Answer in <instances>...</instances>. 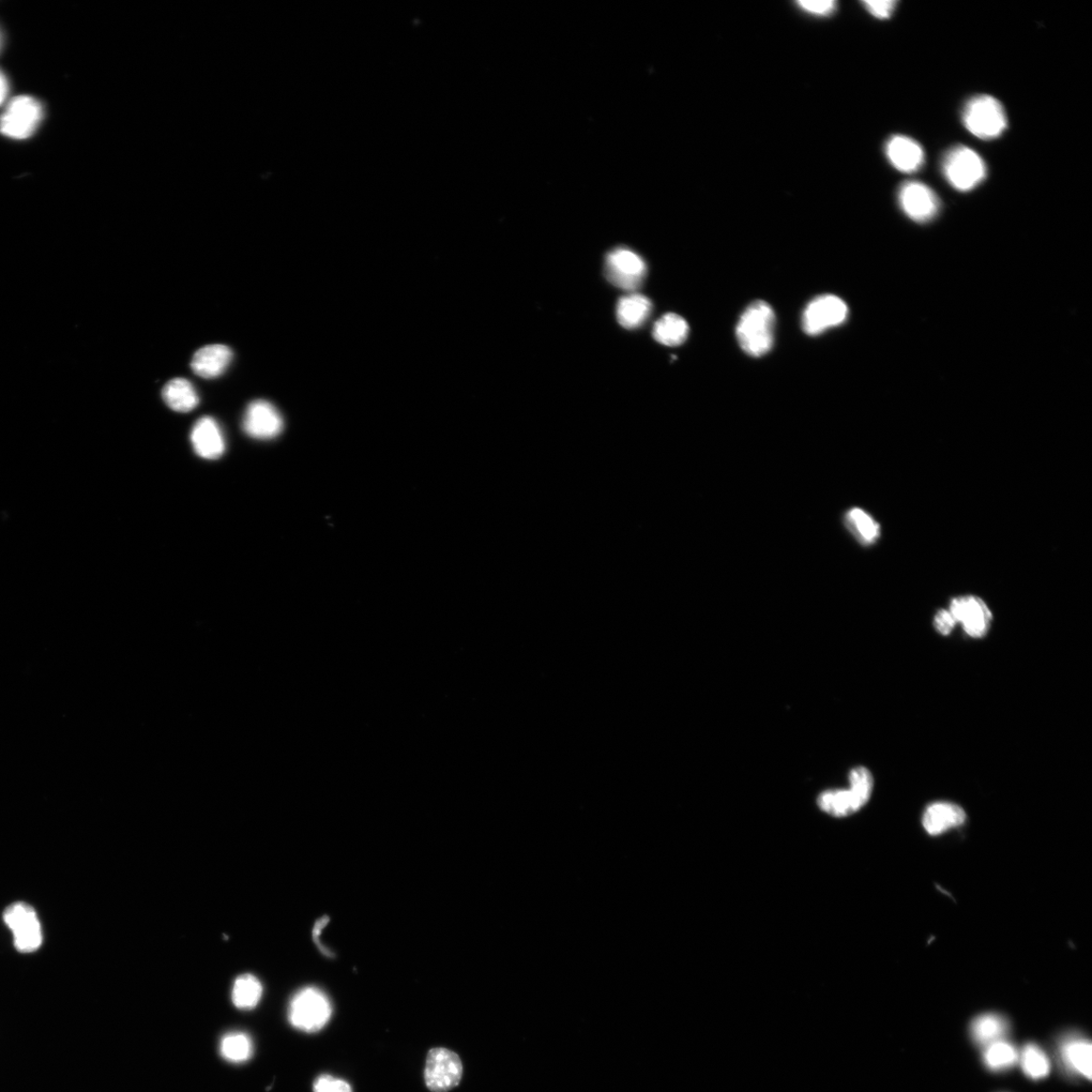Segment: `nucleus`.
I'll use <instances>...</instances> for the list:
<instances>
[{"label": "nucleus", "mask_w": 1092, "mask_h": 1092, "mask_svg": "<svg viewBox=\"0 0 1092 1092\" xmlns=\"http://www.w3.org/2000/svg\"><path fill=\"white\" fill-rule=\"evenodd\" d=\"M775 322V313L768 302L756 300L751 303L737 327V337L742 351L755 357L767 355L774 343Z\"/></svg>", "instance_id": "1"}, {"label": "nucleus", "mask_w": 1092, "mask_h": 1092, "mask_svg": "<svg viewBox=\"0 0 1092 1092\" xmlns=\"http://www.w3.org/2000/svg\"><path fill=\"white\" fill-rule=\"evenodd\" d=\"M966 129L979 139L992 140L1003 135L1008 127V117L995 98L977 96L971 99L963 111Z\"/></svg>", "instance_id": "2"}, {"label": "nucleus", "mask_w": 1092, "mask_h": 1092, "mask_svg": "<svg viewBox=\"0 0 1092 1092\" xmlns=\"http://www.w3.org/2000/svg\"><path fill=\"white\" fill-rule=\"evenodd\" d=\"M331 1014L332 1008L328 997L321 991L313 988L299 992L288 1009V1020L292 1026L305 1033H316L322 1029L329 1022Z\"/></svg>", "instance_id": "3"}, {"label": "nucleus", "mask_w": 1092, "mask_h": 1092, "mask_svg": "<svg viewBox=\"0 0 1092 1092\" xmlns=\"http://www.w3.org/2000/svg\"><path fill=\"white\" fill-rule=\"evenodd\" d=\"M949 184L960 191H973L985 179L988 169L975 151L965 146L952 148L943 160Z\"/></svg>", "instance_id": "4"}, {"label": "nucleus", "mask_w": 1092, "mask_h": 1092, "mask_svg": "<svg viewBox=\"0 0 1092 1092\" xmlns=\"http://www.w3.org/2000/svg\"><path fill=\"white\" fill-rule=\"evenodd\" d=\"M43 106L32 97L13 99L0 117V134L11 139H27L38 129L43 118Z\"/></svg>", "instance_id": "5"}, {"label": "nucleus", "mask_w": 1092, "mask_h": 1092, "mask_svg": "<svg viewBox=\"0 0 1092 1092\" xmlns=\"http://www.w3.org/2000/svg\"><path fill=\"white\" fill-rule=\"evenodd\" d=\"M646 272V264L643 258L630 249L616 248L606 256V279L621 290L636 291L644 282Z\"/></svg>", "instance_id": "6"}, {"label": "nucleus", "mask_w": 1092, "mask_h": 1092, "mask_svg": "<svg viewBox=\"0 0 1092 1092\" xmlns=\"http://www.w3.org/2000/svg\"><path fill=\"white\" fill-rule=\"evenodd\" d=\"M4 919L12 932L14 947L19 952L33 953L41 947V923L32 906L15 902L6 909Z\"/></svg>", "instance_id": "7"}, {"label": "nucleus", "mask_w": 1092, "mask_h": 1092, "mask_svg": "<svg viewBox=\"0 0 1092 1092\" xmlns=\"http://www.w3.org/2000/svg\"><path fill=\"white\" fill-rule=\"evenodd\" d=\"M848 314L846 302L839 297L825 295L809 303L803 312L802 327L809 336L816 337L827 330L842 325Z\"/></svg>", "instance_id": "8"}, {"label": "nucleus", "mask_w": 1092, "mask_h": 1092, "mask_svg": "<svg viewBox=\"0 0 1092 1092\" xmlns=\"http://www.w3.org/2000/svg\"><path fill=\"white\" fill-rule=\"evenodd\" d=\"M872 793V788L867 783L851 781L847 789H830L819 794L817 806L830 816L847 817L866 806Z\"/></svg>", "instance_id": "9"}, {"label": "nucleus", "mask_w": 1092, "mask_h": 1092, "mask_svg": "<svg viewBox=\"0 0 1092 1092\" xmlns=\"http://www.w3.org/2000/svg\"><path fill=\"white\" fill-rule=\"evenodd\" d=\"M424 1075L425 1083L432 1092H447L462 1081V1060L448 1049H432L428 1053Z\"/></svg>", "instance_id": "10"}, {"label": "nucleus", "mask_w": 1092, "mask_h": 1092, "mask_svg": "<svg viewBox=\"0 0 1092 1092\" xmlns=\"http://www.w3.org/2000/svg\"><path fill=\"white\" fill-rule=\"evenodd\" d=\"M949 611L957 624H961L965 632L974 639H982L989 633L992 613L981 598L975 596H962L954 598L950 604Z\"/></svg>", "instance_id": "11"}, {"label": "nucleus", "mask_w": 1092, "mask_h": 1092, "mask_svg": "<svg viewBox=\"0 0 1092 1092\" xmlns=\"http://www.w3.org/2000/svg\"><path fill=\"white\" fill-rule=\"evenodd\" d=\"M900 204L910 219L919 223L933 220L939 209L937 194L919 181L905 182L900 191Z\"/></svg>", "instance_id": "12"}, {"label": "nucleus", "mask_w": 1092, "mask_h": 1092, "mask_svg": "<svg viewBox=\"0 0 1092 1092\" xmlns=\"http://www.w3.org/2000/svg\"><path fill=\"white\" fill-rule=\"evenodd\" d=\"M243 429L255 439L276 438L283 429V419L275 406L267 401L257 400L246 409Z\"/></svg>", "instance_id": "13"}, {"label": "nucleus", "mask_w": 1092, "mask_h": 1092, "mask_svg": "<svg viewBox=\"0 0 1092 1092\" xmlns=\"http://www.w3.org/2000/svg\"><path fill=\"white\" fill-rule=\"evenodd\" d=\"M191 439L196 454L205 460H218L225 452L223 433L218 423L210 417L197 420L191 430Z\"/></svg>", "instance_id": "14"}, {"label": "nucleus", "mask_w": 1092, "mask_h": 1092, "mask_svg": "<svg viewBox=\"0 0 1092 1092\" xmlns=\"http://www.w3.org/2000/svg\"><path fill=\"white\" fill-rule=\"evenodd\" d=\"M885 151L895 169L904 173H917L924 163V152L921 146L906 136H892L886 144Z\"/></svg>", "instance_id": "15"}, {"label": "nucleus", "mask_w": 1092, "mask_h": 1092, "mask_svg": "<svg viewBox=\"0 0 1092 1092\" xmlns=\"http://www.w3.org/2000/svg\"><path fill=\"white\" fill-rule=\"evenodd\" d=\"M233 359L231 349L226 345L205 346L197 351L191 366L195 374L204 378H215L225 373Z\"/></svg>", "instance_id": "16"}, {"label": "nucleus", "mask_w": 1092, "mask_h": 1092, "mask_svg": "<svg viewBox=\"0 0 1092 1092\" xmlns=\"http://www.w3.org/2000/svg\"><path fill=\"white\" fill-rule=\"evenodd\" d=\"M966 821L964 810L951 802L931 804L923 813L922 825L932 836L962 826Z\"/></svg>", "instance_id": "17"}, {"label": "nucleus", "mask_w": 1092, "mask_h": 1092, "mask_svg": "<svg viewBox=\"0 0 1092 1092\" xmlns=\"http://www.w3.org/2000/svg\"><path fill=\"white\" fill-rule=\"evenodd\" d=\"M1091 1053L1090 1041L1081 1036L1069 1037L1060 1046V1056L1066 1068L1088 1081L1091 1080Z\"/></svg>", "instance_id": "18"}, {"label": "nucleus", "mask_w": 1092, "mask_h": 1092, "mask_svg": "<svg viewBox=\"0 0 1092 1092\" xmlns=\"http://www.w3.org/2000/svg\"><path fill=\"white\" fill-rule=\"evenodd\" d=\"M1010 1023L1004 1015L990 1012L978 1015L971 1024V1036L982 1046L1005 1040L1009 1034Z\"/></svg>", "instance_id": "19"}, {"label": "nucleus", "mask_w": 1092, "mask_h": 1092, "mask_svg": "<svg viewBox=\"0 0 1092 1092\" xmlns=\"http://www.w3.org/2000/svg\"><path fill=\"white\" fill-rule=\"evenodd\" d=\"M651 310V301L646 297L631 294L619 300L616 309L617 320L622 327L633 330L646 323Z\"/></svg>", "instance_id": "20"}, {"label": "nucleus", "mask_w": 1092, "mask_h": 1092, "mask_svg": "<svg viewBox=\"0 0 1092 1092\" xmlns=\"http://www.w3.org/2000/svg\"><path fill=\"white\" fill-rule=\"evenodd\" d=\"M162 397L167 406L173 411L189 413L200 403L199 394L188 379L174 378L167 383L162 391Z\"/></svg>", "instance_id": "21"}, {"label": "nucleus", "mask_w": 1092, "mask_h": 1092, "mask_svg": "<svg viewBox=\"0 0 1092 1092\" xmlns=\"http://www.w3.org/2000/svg\"><path fill=\"white\" fill-rule=\"evenodd\" d=\"M845 525L856 540L864 545H873L882 537V527L866 511L852 508L845 514Z\"/></svg>", "instance_id": "22"}, {"label": "nucleus", "mask_w": 1092, "mask_h": 1092, "mask_svg": "<svg viewBox=\"0 0 1092 1092\" xmlns=\"http://www.w3.org/2000/svg\"><path fill=\"white\" fill-rule=\"evenodd\" d=\"M652 334L663 345L679 346L686 341L689 325L684 318L676 314H666L655 324Z\"/></svg>", "instance_id": "23"}, {"label": "nucleus", "mask_w": 1092, "mask_h": 1092, "mask_svg": "<svg viewBox=\"0 0 1092 1092\" xmlns=\"http://www.w3.org/2000/svg\"><path fill=\"white\" fill-rule=\"evenodd\" d=\"M263 984L252 974H245L236 978L232 988L233 1005L243 1010H249L258 1006L263 997Z\"/></svg>", "instance_id": "24"}, {"label": "nucleus", "mask_w": 1092, "mask_h": 1092, "mask_svg": "<svg viewBox=\"0 0 1092 1092\" xmlns=\"http://www.w3.org/2000/svg\"><path fill=\"white\" fill-rule=\"evenodd\" d=\"M1019 1061L1023 1071L1031 1080H1043L1050 1073L1049 1058L1036 1044L1026 1045L1019 1054Z\"/></svg>", "instance_id": "25"}, {"label": "nucleus", "mask_w": 1092, "mask_h": 1092, "mask_svg": "<svg viewBox=\"0 0 1092 1092\" xmlns=\"http://www.w3.org/2000/svg\"><path fill=\"white\" fill-rule=\"evenodd\" d=\"M1019 1054L1012 1044L1001 1040L985 1046L983 1059L990 1069L1001 1071L1012 1067L1019 1061Z\"/></svg>", "instance_id": "26"}, {"label": "nucleus", "mask_w": 1092, "mask_h": 1092, "mask_svg": "<svg viewBox=\"0 0 1092 1092\" xmlns=\"http://www.w3.org/2000/svg\"><path fill=\"white\" fill-rule=\"evenodd\" d=\"M220 1053L225 1060L232 1064H243L251 1058L253 1044L248 1035L234 1031L221 1040Z\"/></svg>", "instance_id": "27"}, {"label": "nucleus", "mask_w": 1092, "mask_h": 1092, "mask_svg": "<svg viewBox=\"0 0 1092 1092\" xmlns=\"http://www.w3.org/2000/svg\"><path fill=\"white\" fill-rule=\"evenodd\" d=\"M314 1092H353L351 1085L346 1082L334 1079L333 1076L318 1077L314 1084Z\"/></svg>", "instance_id": "28"}, {"label": "nucleus", "mask_w": 1092, "mask_h": 1092, "mask_svg": "<svg viewBox=\"0 0 1092 1092\" xmlns=\"http://www.w3.org/2000/svg\"><path fill=\"white\" fill-rule=\"evenodd\" d=\"M864 8L878 19H888L891 17L898 2L894 0H883V2H864Z\"/></svg>", "instance_id": "29"}, {"label": "nucleus", "mask_w": 1092, "mask_h": 1092, "mask_svg": "<svg viewBox=\"0 0 1092 1092\" xmlns=\"http://www.w3.org/2000/svg\"><path fill=\"white\" fill-rule=\"evenodd\" d=\"M956 624H957V622H956L951 612L946 610H939L934 619L936 630L945 636L953 631Z\"/></svg>", "instance_id": "30"}, {"label": "nucleus", "mask_w": 1092, "mask_h": 1092, "mask_svg": "<svg viewBox=\"0 0 1092 1092\" xmlns=\"http://www.w3.org/2000/svg\"><path fill=\"white\" fill-rule=\"evenodd\" d=\"M798 5L803 10L815 15H828L836 9L834 2H800Z\"/></svg>", "instance_id": "31"}, {"label": "nucleus", "mask_w": 1092, "mask_h": 1092, "mask_svg": "<svg viewBox=\"0 0 1092 1092\" xmlns=\"http://www.w3.org/2000/svg\"><path fill=\"white\" fill-rule=\"evenodd\" d=\"M9 94V82L6 75L0 71V105L4 103Z\"/></svg>", "instance_id": "32"}, {"label": "nucleus", "mask_w": 1092, "mask_h": 1092, "mask_svg": "<svg viewBox=\"0 0 1092 1092\" xmlns=\"http://www.w3.org/2000/svg\"><path fill=\"white\" fill-rule=\"evenodd\" d=\"M2 46H3V35H2V33H0V50H2Z\"/></svg>", "instance_id": "33"}]
</instances>
